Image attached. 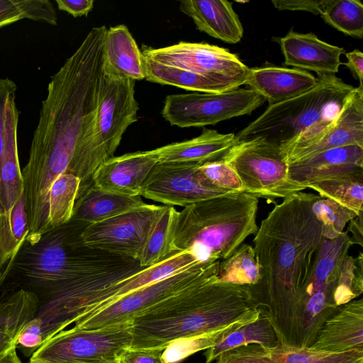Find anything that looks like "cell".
Returning <instances> with one entry per match:
<instances>
[{
	"label": "cell",
	"instance_id": "cell-1",
	"mask_svg": "<svg viewBox=\"0 0 363 363\" xmlns=\"http://www.w3.org/2000/svg\"><path fill=\"white\" fill-rule=\"evenodd\" d=\"M107 28L94 27L50 79L22 176L26 210L49 213L50 190L61 174L77 177V196L113 157L98 126V102Z\"/></svg>",
	"mask_w": 363,
	"mask_h": 363
},
{
	"label": "cell",
	"instance_id": "cell-2",
	"mask_svg": "<svg viewBox=\"0 0 363 363\" xmlns=\"http://www.w3.org/2000/svg\"><path fill=\"white\" fill-rule=\"evenodd\" d=\"M316 196L292 194L262 220L253 239L259 279L248 286L279 343L302 348L313 345L319 330L307 290L323 238L322 225L311 209Z\"/></svg>",
	"mask_w": 363,
	"mask_h": 363
},
{
	"label": "cell",
	"instance_id": "cell-3",
	"mask_svg": "<svg viewBox=\"0 0 363 363\" xmlns=\"http://www.w3.org/2000/svg\"><path fill=\"white\" fill-rule=\"evenodd\" d=\"M259 314L248 286L221 281L216 275L134 317L130 347L164 350L179 340L257 320Z\"/></svg>",
	"mask_w": 363,
	"mask_h": 363
},
{
	"label": "cell",
	"instance_id": "cell-4",
	"mask_svg": "<svg viewBox=\"0 0 363 363\" xmlns=\"http://www.w3.org/2000/svg\"><path fill=\"white\" fill-rule=\"evenodd\" d=\"M87 225L72 219L34 243L24 240L0 277V301L23 289L34 293L41 303L70 282L135 260L85 245L81 234Z\"/></svg>",
	"mask_w": 363,
	"mask_h": 363
},
{
	"label": "cell",
	"instance_id": "cell-5",
	"mask_svg": "<svg viewBox=\"0 0 363 363\" xmlns=\"http://www.w3.org/2000/svg\"><path fill=\"white\" fill-rule=\"evenodd\" d=\"M259 200L233 193L203 200L177 211L169 251H186L199 262L224 260L258 230Z\"/></svg>",
	"mask_w": 363,
	"mask_h": 363
},
{
	"label": "cell",
	"instance_id": "cell-6",
	"mask_svg": "<svg viewBox=\"0 0 363 363\" xmlns=\"http://www.w3.org/2000/svg\"><path fill=\"white\" fill-rule=\"evenodd\" d=\"M318 84L301 94L269 105L235 135L236 143L261 138L279 146L283 155L323 130L354 89L335 75L318 77Z\"/></svg>",
	"mask_w": 363,
	"mask_h": 363
},
{
	"label": "cell",
	"instance_id": "cell-7",
	"mask_svg": "<svg viewBox=\"0 0 363 363\" xmlns=\"http://www.w3.org/2000/svg\"><path fill=\"white\" fill-rule=\"evenodd\" d=\"M222 160L235 172L244 191L267 203L306 188L290 179L288 165L277 144L261 138L237 142Z\"/></svg>",
	"mask_w": 363,
	"mask_h": 363
},
{
	"label": "cell",
	"instance_id": "cell-8",
	"mask_svg": "<svg viewBox=\"0 0 363 363\" xmlns=\"http://www.w3.org/2000/svg\"><path fill=\"white\" fill-rule=\"evenodd\" d=\"M133 340V319L95 329L57 333L30 357L40 363H118Z\"/></svg>",
	"mask_w": 363,
	"mask_h": 363
},
{
	"label": "cell",
	"instance_id": "cell-9",
	"mask_svg": "<svg viewBox=\"0 0 363 363\" xmlns=\"http://www.w3.org/2000/svg\"><path fill=\"white\" fill-rule=\"evenodd\" d=\"M220 262L199 263L143 286L100 311L74 321V328L95 329L132 320L160 301L218 275Z\"/></svg>",
	"mask_w": 363,
	"mask_h": 363
},
{
	"label": "cell",
	"instance_id": "cell-10",
	"mask_svg": "<svg viewBox=\"0 0 363 363\" xmlns=\"http://www.w3.org/2000/svg\"><path fill=\"white\" fill-rule=\"evenodd\" d=\"M264 101V99L255 91L244 88L220 94H170L164 99L161 113L171 125L203 127L250 115Z\"/></svg>",
	"mask_w": 363,
	"mask_h": 363
},
{
	"label": "cell",
	"instance_id": "cell-11",
	"mask_svg": "<svg viewBox=\"0 0 363 363\" xmlns=\"http://www.w3.org/2000/svg\"><path fill=\"white\" fill-rule=\"evenodd\" d=\"M143 57L208 77L238 89L244 85L250 68L228 50L206 43L181 41L160 48L146 45Z\"/></svg>",
	"mask_w": 363,
	"mask_h": 363
},
{
	"label": "cell",
	"instance_id": "cell-12",
	"mask_svg": "<svg viewBox=\"0 0 363 363\" xmlns=\"http://www.w3.org/2000/svg\"><path fill=\"white\" fill-rule=\"evenodd\" d=\"M198 162H158L143 184L140 196L169 206L185 207L219 196L233 194L211 185L201 175Z\"/></svg>",
	"mask_w": 363,
	"mask_h": 363
},
{
	"label": "cell",
	"instance_id": "cell-13",
	"mask_svg": "<svg viewBox=\"0 0 363 363\" xmlns=\"http://www.w3.org/2000/svg\"><path fill=\"white\" fill-rule=\"evenodd\" d=\"M162 206H146L93 224L82 232L87 247L136 259Z\"/></svg>",
	"mask_w": 363,
	"mask_h": 363
},
{
	"label": "cell",
	"instance_id": "cell-14",
	"mask_svg": "<svg viewBox=\"0 0 363 363\" xmlns=\"http://www.w3.org/2000/svg\"><path fill=\"white\" fill-rule=\"evenodd\" d=\"M135 81L104 62L98 102V126L101 138L113 157L128 128L138 121Z\"/></svg>",
	"mask_w": 363,
	"mask_h": 363
},
{
	"label": "cell",
	"instance_id": "cell-15",
	"mask_svg": "<svg viewBox=\"0 0 363 363\" xmlns=\"http://www.w3.org/2000/svg\"><path fill=\"white\" fill-rule=\"evenodd\" d=\"M351 145L363 146V87L354 88L335 118L308 142L282 155L292 164L321 152Z\"/></svg>",
	"mask_w": 363,
	"mask_h": 363
},
{
	"label": "cell",
	"instance_id": "cell-16",
	"mask_svg": "<svg viewBox=\"0 0 363 363\" xmlns=\"http://www.w3.org/2000/svg\"><path fill=\"white\" fill-rule=\"evenodd\" d=\"M216 363H363V350L328 352L279 343H251L222 353Z\"/></svg>",
	"mask_w": 363,
	"mask_h": 363
},
{
	"label": "cell",
	"instance_id": "cell-17",
	"mask_svg": "<svg viewBox=\"0 0 363 363\" xmlns=\"http://www.w3.org/2000/svg\"><path fill=\"white\" fill-rule=\"evenodd\" d=\"M158 162L155 149L113 157L94 173L93 186L117 194L140 196L143 184Z\"/></svg>",
	"mask_w": 363,
	"mask_h": 363
},
{
	"label": "cell",
	"instance_id": "cell-18",
	"mask_svg": "<svg viewBox=\"0 0 363 363\" xmlns=\"http://www.w3.org/2000/svg\"><path fill=\"white\" fill-rule=\"evenodd\" d=\"M284 57V65L315 72L318 77L335 75L342 63V48L319 39L314 33H300L291 30L277 39Z\"/></svg>",
	"mask_w": 363,
	"mask_h": 363
},
{
	"label": "cell",
	"instance_id": "cell-19",
	"mask_svg": "<svg viewBox=\"0 0 363 363\" xmlns=\"http://www.w3.org/2000/svg\"><path fill=\"white\" fill-rule=\"evenodd\" d=\"M310 347L328 352L363 350V298L340 306L324 322Z\"/></svg>",
	"mask_w": 363,
	"mask_h": 363
},
{
	"label": "cell",
	"instance_id": "cell-20",
	"mask_svg": "<svg viewBox=\"0 0 363 363\" xmlns=\"http://www.w3.org/2000/svg\"><path fill=\"white\" fill-rule=\"evenodd\" d=\"M363 170V146L332 148L288 164L291 180L307 189L313 182L339 174Z\"/></svg>",
	"mask_w": 363,
	"mask_h": 363
},
{
	"label": "cell",
	"instance_id": "cell-21",
	"mask_svg": "<svg viewBox=\"0 0 363 363\" xmlns=\"http://www.w3.org/2000/svg\"><path fill=\"white\" fill-rule=\"evenodd\" d=\"M318 82L305 70L271 65L250 68L244 84L272 105L307 91Z\"/></svg>",
	"mask_w": 363,
	"mask_h": 363
},
{
	"label": "cell",
	"instance_id": "cell-22",
	"mask_svg": "<svg viewBox=\"0 0 363 363\" xmlns=\"http://www.w3.org/2000/svg\"><path fill=\"white\" fill-rule=\"evenodd\" d=\"M179 8L198 30L230 44L240 42L243 28L232 4L225 0H184Z\"/></svg>",
	"mask_w": 363,
	"mask_h": 363
},
{
	"label": "cell",
	"instance_id": "cell-23",
	"mask_svg": "<svg viewBox=\"0 0 363 363\" xmlns=\"http://www.w3.org/2000/svg\"><path fill=\"white\" fill-rule=\"evenodd\" d=\"M234 133L223 134L203 128L199 136L155 149L159 162L205 163L220 160L236 143Z\"/></svg>",
	"mask_w": 363,
	"mask_h": 363
},
{
	"label": "cell",
	"instance_id": "cell-24",
	"mask_svg": "<svg viewBox=\"0 0 363 363\" xmlns=\"http://www.w3.org/2000/svg\"><path fill=\"white\" fill-rule=\"evenodd\" d=\"M140 196H129L108 192L91 186L75 201L72 220L93 224L143 207Z\"/></svg>",
	"mask_w": 363,
	"mask_h": 363
},
{
	"label": "cell",
	"instance_id": "cell-25",
	"mask_svg": "<svg viewBox=\"0 0 363 363\" xmlns=\"http://www.w3.org/2000/svg\"><path fill=\"white\" fill-rule=\"evenodd\" d=\"M104 62L119 74L135 81L145 79L141 51L129 29L123 24L107 28Z\"/></svg>",
	"mask_w": 363,
	"mask_h": 363
},
{
	"label": "cell",
	"instance_id": "cell-26",
	"mask_svg": "<svg viewBox=\"0 0 363 363\" xmlns=\"http://www.w3.org/2000/svg\"><path fill=\"white\" fill-rule=\"evenodd\" d=\"M143 63L145 79L150 82L206 94H220L236 89L208 77L194 74L178 67L153 62L143 57Z\"/></svg>",
	"mask_w": 363,
	"mask_h": 363
},
{
	"label": "cell",
	"instance_id": "cell-27",
	"mask_svg": "<svg viewBox=\"0 0 363 363\" xmlns=\"http://www.w3.org/2000/svg\"><path fill=\"white\" fill-rule=\"evenodd\" d=\"M323 198L331 199L353 211L363 213V170L350 172L313 182L307 186Z\"/></svg>",
	"mask_w": 363,
	"mask_h": 363
},
{
	"label": "cell",
	"instance_id": "cell-28",
	"mask_svg": "<svg viewBox=\"0 0 363 363\" xmlns=\"http://www.w3.org/2000/svg\"><path fill=\"white\" fill-rule=\"evenodd\" d=\"M39 299L33 292L19 289L0 301V333L14 341L36 315Z\"/></svg>",
	"mask_w": 363,
	"mask_h": 363
},
{
	"label": "cell",
	"instance_id": "cell-29",
	"mask_svg": "<svg viewBox=\"0 0 363 363\" xmlns=\"http://www.w3.org/2000/svg\"><path fill=\"white\" fill-rule=\"evenodd\" d=\"M251 343L268 347H274L279 344L272 325L261 314L255 321L242 326L216 345L206 350V363L216 360L226 351Z\"/></svg>",
	"mask_w": 363,
	"mask_h": 363
},
{
	"label": "cell",
	"instance_id": "cell-30",
	"mask_svg": "<svg viewBox=\"0 0 363 363\" xmlns=\"http://www.w3.org/2000/svg\"><path fill=\"white\" fill-rule=\"evenodd\" d=\"M177 213L173 206H162L138 257L141 267L154 265L172 252L169 240Z\"/></svg>",
	"mask_w": 363,
	"mask_h": 363
},
{
	"label": "cell",
	"instance_id": "cell-31",
	"mask_svg": "<svg viewBox=\"0 0 363 363\" xmlns=\"http://www.w3.org/2000/svg\"><path fill=\"white\" fill-rule=\"evenodd\" d=\"M79 184V179L70 173L61 174L52 183L49 196L50 230L72 220Z\"/></svg>",
	"mask_w": 363,
	"mask_h": 363
},
{
	"label": "cell",
	"instance_id": "cell-32",
	"mask_svg": "<svg viewBox=\"0 0 363 363\" xmlns=\"http://www.w3.org/2000/svg\"><path fill=\"white\" fill-rule=\"evenodd\" d=\"M259 279L255 250L250 245H241L230 257L220 262L218 279L221 281L252 286Z\"/></svg>",
	"mask_w": 363,
	"mask_h": 363
},
{
	"label": "cell",
	"instance_id": "cell-33",
	"mask_svg": "<svg viewBox=\"0 0 363 363\" xmlns=\"http://www.w3.org/2000/svg\"><path fill=\"white\" fill-rule=\"evenodd\" d=\"M255 320L237 321L206 334L175 341L164 350L162 358L166 363L179 362L195 352L216 345L235 330Z\"/></svg>",
	"mask_w": 363,
	"mask_h": 363
},
{
	"label": "cell",
	"instance_id": "cell-34",
	"mask_svg": "<svg viewBox=\"0 0 363 363\" xmlns=\"http://www.w3.org/2000/svg\"><path fill=\"white\" fill-rule=\"evenodd\" d=\"M320 16L337 30L362 38L363 4L359 0H329Z\"/></svg>",
	"mask_w": 363,
	"mask_h": 363
},
{
	"label": "cell",
	"instance_id": "cell-35",
	"mask_svg": "<svg viewBox=\"0 0 363 363\" xmlns=\"http://www.w3.org/2000/svg\"><path fill=\"white\" fill-rule=\"evenodd\" d=\"M311 209L322 225L323 237L327 239L339 236L346 224L357 216L338 203L318 195L314 199Z\"/></svg>",
	"mask_w": 363,
	"mask_h": 363
},
{
	"label": "cell",
	"instance_id": "cell-36",
	"mask_svg": "<svg viewBox=\"0 0 363 363\" xmlns=\"http://www.w3.org/2000/svg\"><path fill=\"white\" fill-rule=\"evenodd\" d=\"M363 292V255L357 257L347 255L345 258L335 291V301L337 306L355 299Z\"/></svg>",
	"mask_w": 363,
	"mask_h": 363
},
{
	"label": "cell",
	"instance_id": "cell-37",
	"mask_svg": "<svg viewBox=\"0 0 363 363\" xmlns=\"http://www.w3.org/2000/svg\"><path fill=\"white\" fill-rule=\"evenodd\" d=\"M199 171L214 187L231 192H245L238 175L222 159L201 164Z\"/></svg>",
	"mask_w": 363,
	"mask_h": 363
},
{
	"label": "cell",
	"instance_id": "cell-38",
	"mask_svg": "<svg viewBox=\"0 0 363 363\" xmlns=\"http://www.w3.org/2000/svg\"><path fill=\"white\" fill-rule=\"evenodd\" d=\"M19 4L26 18L57 25L56 9L49 0H19Z\"/></svg>",
	"mask_w": 363,
	"mask_h": 363
},
{
	"label": "cell",
	"instance_id": "cell-39",
	"mask_svg": "<svg viewBox=\"0 0 363 363\" xmlns=\"http://www.w3.org/2000/svg\"><path fill=\"white\" fill-rule=\"evenodd\" d=\"M44 342L40 325L34 318L18 334L15 340V346L26 357H30Z\"/></svg>",
	"mask_w": 363,
	"mask_h": 363
},
{
	"label": "cell",
	"instance_id": "cell-40",
	"mask_svg": "<svg viewBox=\"0 0 363 363\" xmlns=\"http://www.w3.org/2000/svg\"><path fill=\"white\" fill-rule=\"evenodd\" d=\"M164 350L156 348H126L118 357V363H166Z\"/></svg>",
	"mask_w": 363,
	"mask_h": 363
},
{
	"label": "cell",
	"instance_id": "cell-41",
	"mask_svg": "<svg viewBox=\"0 0 363 363\" xmlns=\"http://www.w3.org/2000/svg\"><path fill=\"white\" fill-rule=\"evenodd\" d=\"M329 0H272L274 6L279 11H303L315 15H321Z\"/></svg>",
	"mask_w": 363,
	"mask_h": 363
},
{
	"label": "cell",
	"instance_id": "cell-42",
	"mask_svg": "<svg viewBox=\"0 0 363 363\" xmlns=\"http://www.w3.org/2000/svg\"><path fill=\"white\" fill-rule=\"evenodd\" d=\"M24 18L19 0H0V28Z\"/></svg>",
	"mask_w": 363,
	"mask_h": 363
},
{
	"label": "cell",
	"instance_id": "cell-43",
	"mask_svg": "<svg viewBox=\"0 0 363 363\" xmlns=\"http://www.w3.org/2000/svg\"><path fill=\"white\" fill-rule=\"evenodd\" d=\"M60 10L65 11L73 17L87 16L94 8V0H56Z\"/></svg>",
	"mask_w": 363,
	"mask_h": 363
},
{
	"label": "cell",
	"instance_id": "cell-44",
	"mask_svg": "<svg viewBox=\"0 0 363 363\" xmlns=\"http://www.w3.org/2000/svg\"><path fill=\"white\" fill-rule=\"evenodd\" d=\"M347 62L344 65L347 67L352 74L359 81V86L363 87V53L359 50L345 53Z\"/></svg>",
	"mask_w": 363,
	"mask_h": 363
},
{
	"label": "cell",
	"instance_id": "cell-45",
	"mask_svg": "<svg viewBox=\"0 0 363 363\" xmlns=\"http://www.w3.org/2000/svg\"><path fill=\"white\" fill-rule=\"evenodd\" d=\"M363 213H361L355 218L351 220L349 223L347 232H351L352 236H350L352 245L357 244L363 247Z\"/></svg>",
	"mask_w": 363,
	"mask_h": 363
},
{
	"label": "cell",
	"instance_id": "cell-46",
	"mask_svg": "<svg viewBox=\"0 0 363 363\" xmlns=\"http://www.w3.org/2000/svg\"><path fill=\"white\" fill-rule=\"evenodd\" d=\"M14 347L13 340L9 335L0 333V357Z\"/></svg>",
	"mask_w": 363,
	"mask_h": 363
},
{
	"label": "cell",
	"instance_id": "cell-47",
	"mask_svg": "<svg viewBox=\"0 0 363 363\" xmlns=\"http://www.w3.org/2000/svg\"><path fill=\"white\" fill-rule=\"evenodd\" d=\"M0 363H21L17 355L16 347H12L0 357Z\"/></svg>",
	"mask_w": 363,
	"mask_h": 363
},
{
	"label": "cell",
	"instance_id": "cell-48",
	"mask_svg": "<svg viewBox=\"0 0 363 363\" xmlns=\"http://www.w3.org/2000/svg\"><path fill=\"white\" fill-rule=\"evenodd\" d=\"M28 363H40V362H29Z\"/></svg>",
	"mask_w": 363,
	"mask_h": 363
}]
</instances>
